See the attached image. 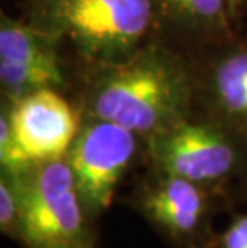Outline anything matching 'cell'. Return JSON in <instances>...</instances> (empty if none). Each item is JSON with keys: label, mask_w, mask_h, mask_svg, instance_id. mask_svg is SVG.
<instances>
[{"label": "cell", "mask_w": 247, "mask_h": 248, "mask_svg": "<svg viewBox=\"0 0 247 248\" xmlns=\"http://www.w3.org/2000/svg\"><path fill=\"white\" fill-rule=\"evenodd\" d=\"M23 200L18 171L2 170L0 176V229L5 235L21 239Z\"/></svg>", "instance_id": "12"}, {"label": "cell", "mask_w": 247, "mask_h": 248, "mask_svg": "<svg viewBox=\"0 0 247 248\" xmlns=\"http://www.w3.org/2000/svg\"><path fill=\"white\" fill-rule=\"evenodd\" d=\"M31 23L93 67L122 62L148 44L156 0H33Z\"/></svg>", "instance_id": "2"}, {"label": "cell", "mask_w": 247, "mask_h": 248, "mask_svg": "<svg viewBox=\"0 0 247 248\" xmlns=\"http://www.w3.org/2000/svg\"><path fill=\"white\" fill-rule=\"evenodd\" d=\"M0 61L61 69L58 45L49 35L33 24L13 21L5 15L0 24Z\"/></svg>", "instance_id": "10"}, {"label": "cell", "mask_w": 247, "mask_h": 248, "mask_svg": "<svg viewBox=\"0 0 247 248\" xmlns=\"http://www.w3.org/2000/svg\"><path fill=\"white\" fill-rule=\"evenodd\" d=\"M218 248H247V215L233 219L220 237Z\"/></svg>", "instance_id": "13"}, {"label": "cell", "mask_w": 247, "mask_h": 248, "mask_svg": "<svg viewBox=\"0 0 247 248\" xmlns=\"http://www.w3.org/2000/svg\"><path fill=\"white\" fill-rule=\"evenodd\" d=\"M157 16L194 42L217 44L231 35L228 0H156Z\"/></svg>", "instance_id": "9"}, {"label": "cell", "mask_w": 247, "mask_h": 248, "mask_svg": "<svg viewBox=\"0 0 247 248\" xmlns=\"http://www.w3.org/2000/svg\"><path fill=\"white\" fill-rule=\"evenodd\" d=\"M138 149V135L122 125L90 117L79 128L66 159L87 216L111 207L120 179Z\"/></svg>", "instance_id": "5"}, {"label": "cell", "mask_w": 247, "mask_h": 248, "mask_svg": "<svg viewBox=\"0 0 247 248\" xmlns=\"http://www.w3.org/2000/svg\"><path fill=\"white\" fill-rule=\"evenodd\" d=\"M230 2V8H231V13H233V18L238 15V12L241 8L244 7V5L247 3V0H228Z\"/></svg>", "instance_id": "15"}, {"label": "cell", "mask_w": 247, "mask_h": 248, "mask_svg": "<svg viewBox=\"0 0 247 248\" xmlns=\"http://www.w3.org/2000/svg\"><path fill=\"white\" fill-rule=\"evenodd\" d=\"M8 112L15 140L29 163L66 157L81 128L74 109L56 88L10 103Z\"/></svg>", "instance_id": "6"}, {"label": "cell", "mask_w": 247, "mask_h": 248, "mask_svg": "<svg viewBox=\"0 0 247 248\" xmlns=\"http://www.w3.org/2000/svg\"><path fill=\"white\" fill-rule=\"evenodd\" d=\"M204 186L190 179L161 173L146 183L136 207L151 223L177 240H190L201 232L209 202Z\"/></svg>", "instance_id": "7"}, {"label": "cell", "mask_w": 247, "mask_h": 248, "mask_svg": "<svg viewBox=\"0 0 247 248\" xmlns=\"http://www.w3.org/2000/svg\"><path fill=\"white\" fill-rule=\"evenodd\" d=\"M243 140L215 119L186 115L148 138L157 171L206 186L230 178L243 163Z\"/></svg>", "instance_id": "4"}, {"label": "cell", "mask_w": 247, "mask_h": 248, "mask_svg": "<svg viewBox=\"0 0 247 248\" xmlns=\"http://www.w3.org/2000/svg\"><path fill=\"white\" fill-rule=\"evenodd\" d=\"M63 83H65V74L61 69L21 66L0 61V85L10 103L19 101L39 90L58 88Z\"/></svg>", "instance_id": "11"}, {"label": "cell", "mask_w": 247, "mask_h": 248, "mask_svg": "<svg viewBox=\"0 0 247 248\" xmlns=\"http://www.w3.org/2000/svg\"><path fill=\"white\" fill-rule=\"evenodd\" d=\"M206 93L214 119L247 144V37L227 46L214 61Z\"/></svg>", "instance_id": "8"}, {"label": "cell", "mask_w": 247, "mask_h": 248, "mask_svg": "<svg viewBox=\"0 0 247 248\" xmlns=\"http://www.w3.org/2000/svg\"><path fill=\"white\" fill-rule=\"evenodd\" d=\"M31 248H95L93 247L92 237L83 240L76 242H65V244H50V245H39V247H31Z\"/></svg>", "instance_id": "14"}, {"label": "cell", "mask_w": 247, "mask_h": 248, "mask_svg": "<svg viewBox=\"0 0 247 248\" xmlns=\"http://www.w3.org/2000/svg\"><path fill=\"white\" fill-rule=\"evenodd\" d=\"M18 176L23 200L21 240L39 247L90 237L85 208L66 157L31 163Z\"/></svg>", "instance_id": "3"}, {"label": "cell", "mask_w": 247, "mask_h": 248, "mask_svg": "<svg viewBox=\"0 0 247 248\" xmlns=\"http://www.w3.org/2000/svg\"><path fill=\"white\" fill-rule=\"evenodd\" d=\"M196 80L180 55L146 44L122 62L95 67L88 85L90 117L122 125L151 138L190 115Z\"/></svg>", "instance_id": "1"}]
</instances>
